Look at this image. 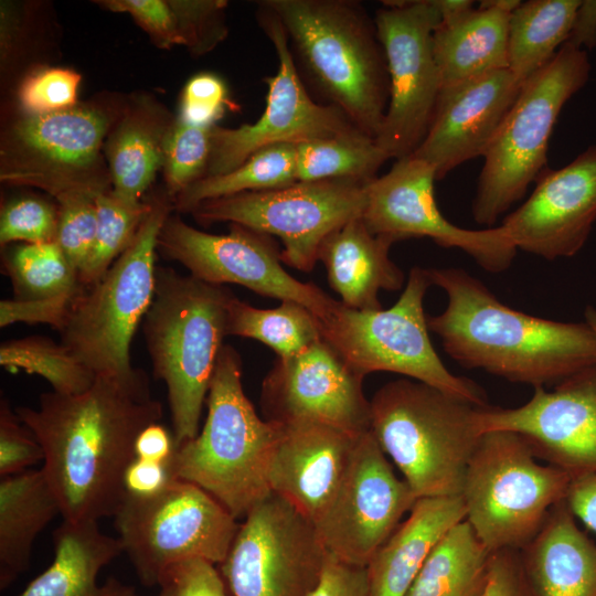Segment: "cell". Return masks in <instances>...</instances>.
<instances>
[{
	"label": "cell",
	"mask_w": 596,
	"mask_h": 596,
	"mask_svg": "<svg viewBox=\"0 0 596 596\" xmlns=\"http://www.w3.org/2000/svg\"><path fill=\"white\" fill-rule=\"evenodd\" d=\"M15 413L44 453L42 470L64 521H97L115 515L124 498V476L135 459V443L159 423L162 405L140 369L127 375H97L86 391L42 393L38 407Z\"/></svg>",
	"instance_id": "6da1fadb"
},
{
	"label": "cell",
	"mask_w": 596,
	"mask_h": 596,
	"mask_svg": "<svg viewBox=\"0 0 596 596\" xmlns=\"http://www.w3.org/2000/svg\"><path fill=\"white\" fill-rule=\"evenodd\" d=\"M446 308L427 317L445 352L466 369L514 383L557 385L596 365V333L586 322H562L518 311L461 268H428Z\"/></svg>",
	"instance_id": "7a4b0ae2"
},
{
	"label": "cell",
	"mask_w": 596,
	"mask_h": 596,
	"mask_svg": "<svg viewBox=\"0 0 596 596\" xmlns=\"http://www.w3.org/2000/svg\"><path fill=\"white\" fill-rule=\"evenodd\" d=\"M281 22L296 68L318 102L375 139L390 77L374 15L355 0H263Z\"/></svg>",
	"instance_id": "3957f363"
},
{
	"label": "cell",
	"mask_w": 596,
	"mask_h": 596,
	"mask_svg": "<svg viewBox=\"0 0 596 596\" xmlns=\"http://www.w3.org/2000/svg\"><path fill=\"white\" fill-rule=\"evenodd\" d=\"M232 296L224 286L157 267L142 329L153 376L167 386L177 447L200 432L203 404L227 336Z\"/></svg>",
	"instance_id": "277c9868"
},
{
	"label": "cell",
	"mask_w": 596,
	"mask_h": 596,
	"mask_svg": "<svg viewBox=\"0 0 596 596\" xmlns=\"http://www.w3.org/2000/svg\"><path fill=\"white\" fill-rule=\"evenodd\" d=\"M206 405L203 427L177 447L169 466L175 479L196 485L236 520L244 519L272 493L267 466L278 426L247 398L241 356L228 344L220 351Z\"/></svg>",
	"instance_id": "5b68a950"
},
{
	"label": "cell",
	"mask_w": 596,
	"mask_h": 596,
	"mask_svg": "<svg viewBox=\"0 0 596 596\" xmlns=\"http://www.w3.org/2000/svg\"><path fill=\"white\" fill-rule=\"evenodd\" d=\"M370 405L371 433L417 499L461 496L479 406L409 379L384 384Z\"/></svg>",
	"instance_id": "8992f818"
},
{
	"label": "cell",
	"mask_w": 596,
	"mask_h": 596,
	"mask_svg": "<svg viewBox=\"0 0 596 596\" xmlns=\"http://www.w3.org/2000/svg\"><path fill=\"white\" fill-rule=\"evenodd\" d=\"M587 51L563 44L555 56L525 79L486 153L472 201L473 220L488 227L546 169L552 130L566 102L588 81Z\"/></svg>",
	"instance_id": "52a82bcc"
},
{
	"label": "cell",
	"mask_w": 596,
	"mask_h": 596,
	"mask_svg": "<svg viewBox=\"0 0 596 596\" xmlns=\"http://www.w3.org/2000/svg\"><path fill=\"white\" fill-rule=\"evenodd\" d=\"M167 192L151 209L132 243L94 285L85 287L58 331L61 343L97 375H127L132 337L151 305L156 287L157 242L171 214Z\"/></svg>",
	"instance_id": "ba28073f"
},
{
	"label": "cell",
	"mask_w": 596,
	"mask_h": 596,
	"mask_svg": "<svg viewBox=\"0 0 596 596\" xmlns=\"http://www.w3.org/2000/svg\"><path fill=\"white\" fill-rule=\"evenodd\" d=\"M433 286L426 268L413 267L398 300L389 309L356 310L341 301L320 320L321 337L364 379L393 372L487 406L475 382L449 372L429 338L424 298Z\"/></svg>",
	"instance_id": "9c48e42d"
},
{
	"label": "cell",
	"mask_w": 596,
	"mask_h": 596,
	"mask_svg": "<svg viewBox=\"0 0 596 596\" xmlns=\"http://www.w3.org/2000/svg\"><path fill=\"white\" fill-rule=\"evenodd\" d=\"M572 477L536 461L512 432L481 435L469 460L461 497L466 520L491 551H521L564 501Z\"/></svg>",
	"instance_id": "30bf717a"
},
{
	"label": "cell",
	"mask_w": 596,
	"mask_h": 596,
	"mask_svg": "<svg viewBox=\"0 0 596 596\" xmlns=\"http://www.w3.org/2000/svg\"><path fill=\"white\" fill-rule=\"evenodd\" d=\"M123 553L145 586H159L167 570L188 558L221 564L240 523L210 493L175 479L156 496H125L114 515Z\"/></svg>",
	"instance_id": "8fae6325"
},
{
	"label": "cell",
	"mask_w": 596,
	"mask_h": 596,
	"mask_svg": "<svg viewBox=\"0 0 596 596\" xmlns=\"http://www.w3.org/2000/svg\"><path fill=\"white\" fill-rule=\"evenodd\" d=\"M368 183L353 179L297 181L207 200L191 214L204 225L230 222L276 236L283 244V264L309 273L318 262L326 236L361 217Z\"/></svg>",
	"instance_id": "7c38bea8"
},
{
	"label": "cell",
	"mask_w": 596,
	"mask_h": 596,
	"mask_svg": "<svg viewBox=\"0 0 596 596\" xmlns=\"http://www.w3.org/2000/svg\"><path fill=\"white\" fill-rule=\"evenodd\" d=\"M111 120L96 106H74L47 114H25L1 143L0 179L35 187L56 201L111 190L100 156Z\"/></svg>",
	"instance_id": "4fadbf2b"
},
{
	"label": "cell",
	"mask_w": 596,
	"mask_h": 596,
	"mask_svg": "<svg viewBox=\"0 0 596 596\" xmlns=\"http://www.w3.org/2000/svg\"><path fill=\"white\" fill-rule=\"evenodd\" d=\"M383 3L374 20L387 62L390 98L375 142L397 160L415 152L434 116L440 77L433 34L440 15L434 0Z\"/></svg>",
	"instance_id": "5bb4252c"
},
{
	"label": "cell",
	"mask_w": 596,
	"mask_h": 596,
	"mask_svg": "<svg viewBox=\"0 0 596 596\" xmlns=\"http://www.w3.org/2000/svg\"><path fill=\"white\" fill-rule=\"evenodd\" d=\"M327 556L313 524L270 493L240 523L217 566L231 596H309Z\"/></svg>",
	"instance_id": "9a60e30c"
},
{
	"label": "cell",
	"mask_w": 596,
	"mask_h": 596,
	"mask_svg": "<svg viewBox=\"0 0 596 596\" xmlns=\"http://www.w3.org/2000/svg\"><path fill=\"white\" fill-rule=\"evenodd\" d=\"M157 252L209 284H236L267 298L295 301L324 318L338 304L319 286L300 281L284 267L272 236L231 224L227 234L200 231L170 214L158 235Z\"/></svg>",
	"instance_id": "2e32d148"
},
{
	"label": "cell",
	"mask_w": 596,
	"mask_h": 596,
	"mask_svg": "<svg viewBox=\"0 0 596 596\" xmlns=\"http://www.w3.org/2000/svg\"><path fill=\"white\" fill-rule=\"evenodd\" d=\"M256 18L278 57L276 74L265 78L266 107L253 124L212 127L205 177L227 173L272 145H297L359 130L342 111L315 100L296 68L281 22L262 1L257 2Z\"/></svg>",
	"instance_id": "e0dca14e"
},
{
	"label": "cell",
	"mask_w": 596,
	"mask_h": 596,
	"mask_svg": "<svg viewBox=\"0 0 596 596\" xmlns=\"http://www.w3.org/2000/svg\"><path fill=\"white\" fill-rule=\"evenodd\" d=\"M435 170L414 156L397 159L385 174L366 185L361 219L374 235L395 243L428 237L446 248H459L489 273L507 270L517 254L502 225L467 230L450 223L439 211Z\"/></svg>",
	"instance_id": "ac0fdd59"
},
{
	"label": "cell",
	"mask_w": 596,
	"mask_h": 596,
	"mask_svg": "<svg viewBox=\"0 0 596 596\" xmlns=\"http://www.w3.org/2000/svg\"><path fill=\"white\" fill-rule=\"evenodd\" d=\"M416 500L370 430L359 437L336 494L313 526L329 555L366 566Z\"/></svg>",
	"instance_id": "d6986e66"
},
{
	"label": "cell",
	"mask_w": 596,
	"mask_h": 596,
	"mask_svg": "<svg viewBox=\"0 0 596 596\" xmlns=\"http://www.w3.org/2000/svg\"><path fill=\"white\" fill-rule=\"evenodd\" d=\"M480 434L512 432L535 458L572 478L596 473V365L554 386L534 387L532 397L515 408L479 407Z\"/></svg>",
	"instance_id": "ffe728a7"
},
{
	"label": "cell",
	"mask_w": 596,
	"mask_h": 596,
	"mask_svg": "<svg viewBox=\"0 0 596 596\" xmlns=\"http://www.w3.org/2000/svg\"><path fill=\"white\" fill-rule=\"evenodd\" d=\"M362 382L321 338L295 355L276 359L262 383V412L268 422H316L360 436L371 430Z\"/></svg>",
	"instance_id": "44dd1931"
},
{
	"label": "cell",
	"mask_w": 596,
	"mask_h": 596,
	"mask_svg": "<svg viewBox=\"0 0 596 596\" xmlns=\"http://www.w3.org/2000/svg\"><path fill=\"white\" fill-rule=\"evenodd\" d=\"M535 182L501 225L517 249L547 260L576 255L596 221V145L561 169L546 168Z\"/></svg>",
	"instance_id": "7402d4cb"
},
{
	"label": "cell",
	"mask_w": 596,
	"mask_h": 596,
	"mask_svg": "<svg viewBox=\"0 0 596 596\" xmlns=\"http://www.w3.org/2000/svg\"><path fill=\"white\" fill-rule=\"evenodd\" d=\"M522 84L502 68L440 89L428 131L412 156L432 166L436 180L483 157Z\"/></svg>",
	"instance_id": "603a6c76"
},
{
	"label": "cell",
	"mask_w": 596,
	"mask_h": 596,
	"mask_svg": "<svg viewBox=\"0 0 596 596\" xmlns=\"http://www.w3.org/2000/svg\"><path fill=\"white\" fill-rule=\"evenodd\" d=\"M276 424L267 466L269 490L313 524L336 494L361 435L316 422Z\"/></svg>",
	"instance_id": "cb8c5ba5"
},
{
	"label": "cell",
	"mask_w": 596,
	"mask_h": 596,
	"mask_svg": "<svg viewBox=\"0 0 596 596\" xmlns=\"http://www.w3.org/2000/svg\"><path fill=\"white\" fill-rule=\"evenodd\" d=\"M393 244L389 237L372 234L361 217L334 230L321 242L318 262L324 266L331 289L345 307L379 310L381 290L403 288L405 275L389 255Z\"/></svg>",
	"instance_id": "d4e9b609"
},
{
	"label": "cell",
	"mask_w": 596,
	"mask_h": 596,
	"mask_svg": "<svg viewBox=\"0 0 596 596\" xmlns=\"http://www.w3.org/2000/svg\"><path fill=\"white\" fill-rule=\"evenodd\" d=\"M520 554L538 596H596V544L579 529L565 500L551 509Z\"/></svg>",
	"instance_id": "484cf974"
},
{
	"label": "cell",
	"mask_w": 596,
	"mask_h": 596,
	"mask_svg": "<svg viewBox=\"0 0 596 596\" xmlns=\"http://www.w3.org/2000/svg\"><path fill=\"white\" fill-rule=\"evenodd\" d=\"M54 557L21 596H138L115 577L98 583L99 572L123 553L120 542L97 521L63 523L53 532Z\"/></svg>",
	"instance_id": "4316f807"
},
{
	"label": "cell",
	"mask_w": 596,
	"mask_h": 596,
	"mask_svg": "<svg viewBox=\"0 0 596 596\" xmlns=\"http://www.w3.org/2000/svg\"><path fill=\"white\" fill-rule=\"evenodd\" d=\"M465 519L461 496L418 498L366 565L372 596H404L433 549Z\"/></svg>",
	"instance_id": "83f0119b"
},
{
	"label": "cell",
	"mask_w": 596,
	"mask_h": 596,
	"mask_svg": "<svg viewBox=\"0 0 596 596\" xmlns=\"http://www.w3.org/2000/svg\"><path fill=\"white\" fill-rule=\"evenodd\" d=\"M519 0L481 1L478 9L433 34L440 89L508 68V28Z\"/></svg>",
	"instance_id": "f1b7e54d"
},
{
	"label": "cell",
	"mask_w": 596,
	"mask_h": 596,
	"mask_svg": "<svg viewBox=\"0 0 596 596\" xmlns=\"http://www.w3.org/2000/svg\"><path fill=\"white\" fill-rule=\"evenodd\" d=\"M174 119L153 100L141 97L108 135L104 151L111 191L140 202L162 168L167 135Z\"/></svg>",
	"instance_id": "f546056e"
},
{
	"label": "cell",
	"mask_w": 596,
	"mask_h": 596,
	"mask_svg": "<svg viewBox=\"0 0 596 596\" xmlns=\"http://www.w3.org/2000/svg\"><path fill=\"white\" fill-rule=\"evenodd\" d=\"M60 502L44 471L25 470L0 481V588L30 566L38 535L57 515Z\"/></svg>",
	"instance_id": "4dcf8cb0"
},
{
	"label": "cell",
	"mask_w": 596,
	"mask_h": 596,
	"mask_svg": "<svg viewBox=\"0 0 596 596\" xmlns=\"http://www.w3.org/2000/svg\"><path fill=\"white\" fill-rule=\"evenodd\" d=\"M492 553L465 519L433 549L404 596H480Z\"/></svg>",
	"instance_id": "1f68e13d"
},
{
	"label": "cell",
	"mask_w": 596,
	"mask_h": 596,
	"mask_svg": "<svg viewBox=\"0 0 596 596\" xmlns=\"http://www.w3.org/2000/svg\"><path fill=\"white\" fill-rule=\"evenodd\" d=\"M581 0H530L511 13L508 68L522 82L544 67L566 42Z\"/></svg>",
	"instance_id": "d6a6232c"
},
{
	"label": "cell",
	"mask_w": 596,
	"mask_h": 596,
	"mask_svg": "<svg viewBox=\"0 0 596 596\" xmlns=\"http://www.w3.org/2000/svg\"><path fill=\"white\" fill-rule=\"evenodd\" d=\"M295 143H277L252 155L234 170L204 177L179 193L173 209L191 213L200 203L243 192L281 188L297 182Z\"/></svg>",
	"instance_id": "836d02e7"
},
{
	"label": "cell",
	"mask_w": 596,
	"mask_h": 596,
	"mask_svg": "<svg viewBox=\"0 0 596 596\" xmlns=\"http://www.w3.org/2000/svg\"><path fill=\"white\" fill-rule=\"evenodd\" d=\"M257 340L277 358H289L320 340V320L305 306L280 301L272 309H259L232 296L227 305V336Z\"/></svg>",
	"instance_id": "e575fe53"
},
{
	"label": "cell",
	"mask_w": 596,
	"mask_h": 596,
	"mask_svg": "<svg viewBox=\"0 0 596 596\" xmlns=\"http://www.w3.org/2000/svg\"><path fill=\"white\" fill-rule=\"evenodd\" d=\"M297 180L353 179L370 182L389 160L375 139L360 130L296 145Z\"/></svg>",
	"instance_id": "d590c367"
},
{
	"label": "cell",
	"mask_w": 596,
	"mask_h": 596,
	"mask_svg": "<svg viewBox=\"0 0 596 596\" xmlns=\"http://www.w3.org/2000/svg\"><path fill=\"white\" fill-rule=\"evenodd\" d=\"M3 266L14 299L47 298L83 286L55 241L17 245L6 253Z\"/></svg>",
	"instance_id": "8d00e7d4"
},
{
	"label": "cell",
	"mask_w": 596,
	"mask_h": 596,
	"mask_svg": "<svg viewBox=\"0 0 596 596\" xmlns=\"http://www.w3.org/2000/svg\"><path fill=\"white\" fill-rule=\"evenodd\" d=\"M0 364L9 371L38 374L51 384L52 391L62 394L82 393L96 379L61 342L41 336L4 341Z\"/></svg>",
	"instance_id": "74e56055"
},
{
	"label": "cell",
	"mask_w": 596,
	"mask_h": 596,
	"mask_svg": "<svg viewBox=\"0 0 596 596\" xmlns=\"http://www.w3.org/2000/svg\"><path fill=\"white\" fill-rule=\"evenodd\" d=\"M96 209L95 241L78 273L79 283L84 287L97 283L129 247L151 209V199L131 202L109 190L97 196Z\"/></svg>",
	"instance_id": "f35d334b"
},
{
	"label": "cell",
	"mask_w": 596,
	"mask_h": 596,
	"mask_svg": "<svg viewBox=\"0 0 596 596\" xmlns=\"http://www.w3.org/2000/svg\"><path fill=\"white\" fill-rule=\"evenodd\" d=\"M212 127L174 119L164 142L163 175L166 192L174 198L205 177L212 147Z\"/></svg>",
	"instance_id": "ab89813d"
},
{
	"label": "cell",
	"mask_w": 596,
	"mask_h": 596,
	"mask_svg": "<svg viewBox=\"0 0 596 596\" xmlns=\"http://www.w3.org/2000/svg\"><path fill=\"white\" fill-rule=\"evenodd\" d=\"M178 25L183 45L193 55L212 51L227 36L225 0L168 1Z\"/></svg>",
	"instance_id": "60d3db41"
},
{
	"label": "cell",
	"mask_w": 596,
	"mask_h": 596,
	"mask_svg": "<svg viewBox=\"0 0 596 596\" xmlns=\"http://www.w3.org/2000/svg\"><path fill=\"white\" fill-rule=\"evenodd\" d=\"M97 196L77 194L57 201L55 242L79 273L93 248L97 230Z\"/></svg>",
	"instance_id": "b9f144b4"
},
{
	"label": "cell",
	"mask_w": 596,
	"mask_h": 596,
	"mask_svg": "<svg viewBox=\"0 0 596 596\" xmlns=\"http://www.w3.org/2000/svg\"><path fill=\"white\" fill-rule=\"evenodd\" d=\"M57 209L38 198H20L3 206L0 217V243L41 244L54 242Z\"/></svg>",
	"instance_id": "7bdbcfd3"
},
{
	"label": "cell",
	"mask_w": 596,
	"mask_h": 596,
	"mask_svg": "<svg viewBox=\"0 0 596 596\" xmlns=\"http://www.w3.org/2000/svg\"><path fill=\"white\" fill-rule=\"evenodd\" d=\"M81 75L73 70L50 67L30 75L19 93L25 114H47L76 106Z\"/></svg>",
	"instance_id": "ee69618b"
},
{
	"label": "cell",
	"mask_w": 596,
	"mask_h": 596,
	"mask_svg": "<svg viewBox=\"0 0 596 596\" xmlns=\"http://www.w3.org/2000/svg\"><path fill=\"white\" fill-rule=\"evenodd\" d=\"M234 106L225 83L215 74L200 73L185 84L180 102L179 118L199 126H214Z\"/></svg>",
	"instance_id": "f6af8a7d"
},
{
	"label": "cell",
	"mask_w": 596,
	"mask_h": 596,
	"mask_svg": "<svg viewBox=\"0 0 596 596\" xmlns=\"http://www.w3.org/2000/svg\"><path fill=\"white\" fill-rule=\"evenodd\" d=\"M44 460V453L7 400L0 404V476L17 475Z\"/></svg>",
	"instance_id": "bcb514c9"
},
{
	"label": "cell",
	"mask_w": 596,
	"mask_h": 596,
	"mask_svg": "<svg viewBox=\"0 0 596 596\" xmlns=\"http://www.w3.org/2000/svg\"><path fill=\"white\" fill-rule=\"evenodd\" d=\"M85 287L62 295L39 299H3L0 301V327L13 323H43L58 331L64 326L72 307Z\"/></svg>",
	"instance_id": "7dc6e473"
},
{
	"label": "cell",
	"mask_w": 596,
	"mask_h": 596,
	"mask_svg": "<svg viewBox=\"0 0 596 596\" xmlns=\"http://www.w3.org/2000/svg\"><path fill=\"white\" fill-rule=\"evenodd\" d=\"M98 2L111 11L129 13L136 23L149 34L157 46L170 49L173 45H183L174 14L168 1L106 0Z\"/></svg>",
	"instance_id": "c3c4849f"
},
{
	"label": "cell",
	"mask_w": 596,
	"mask_h": 596,
	"mask_svg": "<svg viewBox=\"0 0 596 596\" xmlns=\"http://www.w3.org/2000/svg\"><path fill=\"white\" fill-rule=\"evenodd\" d=\"M160 585L173 596H231L216 564L204 558H188L167 570Z\"/></svg>",
	"instance_id": "681fc988"
},
{
	"label": "cell",
	"mask_w": 596,
	"mask_h": 596,
	"mask_svg": "<svg viewBox=\"0 0 596 596\" xmlns=\"http://www.w3.org/2000/svg\"><path fill=\"white\" fill-rule=\"evenodd\" d=\"M480 596H538L525 574L520 551L492 553L487 583Z\"/></svg>",
	"instance_id": "f907efd6"
},
{
	"label": "cell",
	"mask_w": 596,
	"mask_h": 596,
	"mask_svg": "<svg viewBox=\"0 0 596 596\" xmlns=\"http://www.w3.org/2000/svg\"><path fill=\"white\" fill-rule=\"evenodd\" d=\"M309 596H372L366 566L348 564L328 554Z\"/></svg>",
	"instance_id": "816d5d0a"
},
{
	"label": "cell",
	"mask_w": 596,
	"mask_h": 596,
	"mask_svg": "<svg viewBox=\"0 0 596 596\" xmlns=\"http://www.w3.org/2000/svg\"><path fill=\"white\" fill-rule=\"evenodd\" d=\"M175 478L169 464L136 458L129 464L124 476L125 496L148 498L167 488Z\"/></svg>",
	"instance_id": "f5cc1de1"
},
{
	"label": "cell",
	"mask_w": 596,
	"mask_h": 596,
	"mask_svg": "<svg viewBox=\"0 0 596 596\" xmlns=\"http://www.w3.org/2000/svg\"><path fill=\"white\" fill-rule=\"evenodd\" d=\"M177 449L174 436L160 423L143 428L135 443V457L148 461L169 464Z\"/></svg>",
	"instance_id": "db71d44e"
},
{
	"label": "cell",
	"mask_w": 596,
	"mask_h": 596,
	"mask_svg": "<svg viewBox=\"0 0 596 596\" xmlns=\"http://www.w3.org/2000/svg\"><path fill=\"white\" fill-rule=\"evenodd\" d=\"M565 501L574 517L596 533V473L573 478Z\"/></svg>",
	"instance_id": "11a10c76"
},
{
	"label": "cell",
	"mask_w": 596,
	"mask_h": 596,
	"mask_svg": "<svg viewBox=\"0 0 596 596\" xmlns=\"http://www.w3.org/2000/svg\"><path fill=\"white\" fill-rule=\"evenodd\" d=\"M564 44L579 50L596 47V0H582Z\"/></svg>",
	"instance_id": "9f6ffc18"
},
{
	"label": "cell",
	"mask_w": 596,
	"mask_h": 596,
	"mask_svg": "<svg viewBox=\"0 0 596 596\" xmlns=\"http://www.w3.org/2000/svg\"><path fill=\"white\" fill-rule=\"evenodd\" d=\"M440 15L439 24H449L467 15L473 8L470 0H434Z\"/></svg>",
	"instance_id": "6f0895ef"
},
{
	"label": "cell",
	"mask_w": 596,
	"mask_h": 596,
	"mask_svg": "<svg viewBox=\"0 0 596 596\" xmlns=\"http://www.w3.org/2000/svg\"><path fill=\"white\" fill-rule=\"evenodd\" d=\"M585 321L594 329L596 333V308L588 306L585 310Z\"/></svg>",
	"instance_id": "680465c9"
},
{
	"label": "cell",
	"mask_w": 596,
	"mask_h": 596,
	"mask_svg": "<svg viewBox=\"0 0 596 596\" xmlns=\"http://www.w3.org/2000/svg\"><path fill=\"white\" fill-rule=\"evenodd\" d=\"M160 590L157 596H173L171 588L167 585H160ZM139 596V595H138Z\"/></svg>",
	"instance_id": "91938a15"
}]
</instances>
